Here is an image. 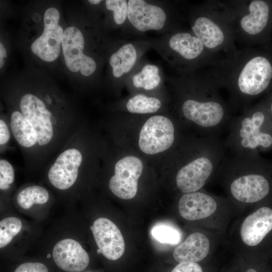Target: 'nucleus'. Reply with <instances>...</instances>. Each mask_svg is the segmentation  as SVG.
<instances>
[{"label": "nucleus", "mask_w": 272, "mask_h": 272, "mask_svg": "<svg viewBox=\"0 0 272 272\" xmlns=\"http://www.w3.org/2000/svg\"><path fill=\"white\" fill-rule=\"evenodd\" d=\"M43 99L30 93L23 95L18 109L9 119L12 135L30 170L45 168L84 123L76 116L51 110L50 95Z\"/></svg>", "instance_id": "obj_1"}, {"label": "nucleus", "mask_w": 272, "mask_h": 272, "mask_svg": "<svg viewBox=\"0 0 272 272\" xmlns=\"http://www.w3.org/2000/svg\"><path fill=\"white\" fill-rule=\"evenodd\" d=\"M210 76L228 93L233 112H242L254 98L266 90L272 79V65L250 48L235 49L212 63Z\"/></svg>", "instance_id": "obj_2"}, {"label": "nucleus", "mask_w": 272, "mask_h": 272, "mask_svg": "<svg viewBox=\"0 0 272 272\" xmlns=\"http://www.w3.org/2000/svg\"><path fill=\"white\" fill-rule=\"evenodd\" d=\"M186 90L179 105L184 119L201 136L218 137L228 129L234 118L233 111L222 97L220 88L209 74Z\"/></svg>", "instance_id": "obj_3"}, {"label": "nucleus", "mask_w": 272, "mask_h": 272, "mask_svg": "<svg viewBox=\"0 0 272 272\" xmlns=\"http://www.w3.org/2000/svg\"><path fill=\"white\" fill-rule=\"evenodd\" d=\"M257 154H231L225 156L214 175L218 178L229 200L250 206L265 198L270 183L262 173Z\"/></svg>", "instance_id": "obj_4"}, {"label": "nucleus", "mask_w": 272, "mask_h": 272, "mask_svg": "<svg viewBox=\"0 0 272 272\" xmlns=\"http://www.w3.org/2000/svg\"><path fill=\"white\" fill-rule=\"evenodd\" d=\"M185 144L175 177L176 186L183 194L200 190L214 176L226 150L218 137L201 136Z\"/></svg>", "instance_id": "obj_5"}, {"label": "nucleus", "mask_w": 272, "mask_h": 272, "mask_svg": "<svg viewBox=\"0 0 272 272\" xmlns=\"http://www.w3.org/2000/svg\"><path fill=\"white\" fill-rule=\"evenodd\" d=\"M84 123L45 167L49 183L62 191L72 189L92 165V147Z\"/></svg>", "instance_id": "obj_6"}, {"label": "nucleus", "mask_w": 272, "mask_h": 272, "mask_svg": "<svg viewBox=\"0 0 272 272\" xmlns=\"http://www.w3.org/2000/svg\"><path fill=\"white\" fill-rule=\"evenodd\" d=\"M191 30L216 59L236 49L235 37L227 3H206L194 17Z\"/></svg>", "instance_id": "obj_7"}, {"label": "nucleus", "mask_w": 272, "mask_h": 272, "mask_svg": "<svg viewBox=\"0 0 272 272\" xmlns=\"http://www.w3.org/2000/svg\"><path fill=\"white\" fill-rule=\"evenodd\" d=\"M266 114L258 107L249 106L239 116H234L224 142L231 154H257L259 149L272 146V134L264 130Z\"/></svg>", "instance_id": "obj_8"}, {"label": "nucleus", "mask_w": 272, "mask_h": 272, "mask_svg": "<svg viewBox=\"0 0 272 272\" xmlns=\"http://www.w3.org/2000/svg\"><path fill=\"white\" fill-rule=\"evenodd\" d=\"M227 4L235 40L238 38L250 44V40L260 34L268 23L270 14L268 5L261 0Z\"/></svg>", "instance_id": "obj_9"}, {"label": "nucleus", "mask_w": 272, "mask_h": 272, "mask_svg": "<svg viewBox=\"0 0 272 272\" xmlns=\"http://www.w3.org/2000/svg\"><path fill=\"white\" fill-rule=\"evenodd\" d=\"M232 203L228 198L199 190L183 194L178 208L183 219L190 221H207L211 228L213 221L221 219L222 212L225 210L222 209L229 207Z\"/></svg>", "instance_id": "obj_10"}, {"label": "nucleus", "mask_w": 272, "mask_h": 272, "mask_svg": "<svg viewBox=\"0 0 272 272\" xmlns=\"http://www.w3.org/2000/svg\"><path fill=\"white\" fill-rule=\"evenodd\" d=\"M271 231L272 209L262 207L238 223L233 233L232 242L236 250H253Z\"/></svg>", "instance_id": "obj_11"}, {"label": "nucleus", "mask_w": 272, "mask_h": 272, "mask_svg": "<svg viewBox=\"0 0 272 272\" xmlns=\"http://www.w3.org/2000/svg\"><path fill=\"white\" fill-rule=\"evenodd\" d=\"M176 128L173 122L163 115L148 118L141 129L138 144L140 149L147 155L165 151L174 144Z\"/></svg>", "instance_id": "obj_12"}, {"label": "nucleus", "mask_w": 272, "mask_h": 272, "mask_svg": "<svg viewBox=\"0 0 272 272\" xmlns=\"http://www.w3.org/2000/svg\"><path fill=\"white\" fill-rule=\"evenodd\" d=\"M143 163L137 157H123L114 164V174L109 181V188L116 197L124 200L137 194L138 180L143 171Z\"/></svg>", "instance_id": "obj_13"}, {"label": "nucleus", "mask_w": 272, "mask_h": 272, "mask_svg": "<svg viewBox=\"0 0 272 272\" xmlns=\"http://www.w3.org/2000/svg\"><path fill=\"white\" fill-rule=\"evenodd\" d=\"M90 229L98 247V254L111 260L122 256L125 250L124 240L119 229L112 221L105 217L98 218Z\"/></svg>", "instance_id": "obj_14"}, {"label": "nucleus", "mask_w": 272, "mask_h": 272, "mask_svg": "<svg viewBox=\"0 0 272 272\" xmlns=\"http://www.w3.org/2000/svg\"><path fill=\"white\" fill-rule=\"evenodd\" d=\"M55 264L67 272H81L89 265L90 257L81 244L72 238L58 241L52 250Z\"/></svg>", "instance_id": "obj_15"}, {"label": "nucleus", "mask_w": 272, "mask_h": 272, "mask_svg": "<svg viewBox=\"0 0 272 272\" xmlns=\"http://www.w3.org/2000/svg\"><path fill=\"white\" fill-rule=\"evenodd\" d=\"M127 6V18L138 30H159L164 27L166 15L160 7L143 0H129Z\"/></svg>", "instance_id": "obj_16"}, {"label": "nucleus", "mask_w": 272, "mask_h": 272, "mask_svg": "<svg viewBox=\"0 0 272 272\" xmlns=\"http://www.w3.org/2000/svg\"><path fill=\"white\" fill-rule=\"evenodd\" d=\"M169 46L185 61H194L210 65L216 60L201 41L194 35L188 32H180L173 34L169 39Z\"/></svg>", "instance_id": "obj_17"}, {"label": "nucleus", "mask_w": 272, "mask_h": 272, "mask_svg": "<svg viewBox=\"0 0 272 272\" xmlns=\"http://www.w3.org/2000/svg\"><path fill=\"white\" fill-rule=\"evenodd\" d=\"M213 247L209 234L195 232L189 234L175 248L173 256L179 263L197 262L207 257Z\"/></svg>", "instance_id": "obj_18"}, {"label": "nucleus", "mask_w": 272, "mask_h": 272, "mask_svg": "<svg viewBox=\"0 0 272 272\" xmlns=\"http://www.w3.org/2000/svg\"><path fill=\"white\" fill-rule=\"evenodd\" d=\"M61 46L66 66L73 72L80 71L81 65L91 58L83 53L84 39L75 27H67L63 31Z\"/></svg>", "instance_id": "obj_19"}, {"label": "nucleus", "mask_w": 272, "mask_h": 272, "mask_svg": "<svg viewBox=\"0 0 272 272\" xmlns=\"http://www.w3.org/2000/svg\"><path fill=\"white\" fill-rule=\"evenodd\" d=\"M63 33L59 25L53 29L44 28L42 35L32 44V52L44 61L55 60L60 53Z\"/></svg>", "instance_id": "obj_20"}, {"label": "nucleus", "mask_w": 272, "mask_h": 272, "mask_svg": "<svg viewBox=\"0 0 272 272\" xmlns=\"http://www.w3.org/2000/svg\"><path fill=\"white\" fill-rule=\"evenodd\" d=\"M137 58V51L131 43L122 45L110 57L109 62L113 76L119 78L129 72L134 65Z\"/></svg>", "instance_id": "obj_21"}, {"label": "nucleus", "mask_w": 272, "mask_h": 272, "mask_svg": "<svg viewBox=\"0 0 272 272\" xmlns=\"http://www.w3.org/2000/svg\"><path fill=\"white\" fill-rule=\"evenodd\" d=\"M49 198L50 194L45 187L38 185H31L18 192L16 201L21 208L28 209L35 204H45Z\"/></svg>", "instance_id": "obj_22"}, {"label": "nucleus", "mask_w": 272, "mask_h": 272, "mask_svg": "<svg viewBox=\"0 0 272 272\" xmlns=\"http://www.w3.org/2000/svg\"><path fill=\"white\" fill-rule=\"evenodd\" d=\"M126 106L130 113L146 114L156 112L160 108L161 103L157 98L138 94L128 100Z\"/></svg>", "instance_id": "obj_23"}, {"label": "nucleus", "mask_w": 272, "mask_h": 272, "mask_svg": "<svg viewBox=\"0 0 272 272\" xmlns=\"http://www.w3.org/2000/svg\"><path fill=\"white\" fill-rule=\"evenodd\" d=\"M159 72V68L156 65L146 64L139 73L133 76V85L137 88H142L146 90H152L160 83Z\"/></svg>", "instance_id": "obj_24"}, {"label": "nucleus", "mask_w": 272, "mask_h": 272, "mask_svg": "<svg viewBox=\"0 0 272 272\" xmlns=\"http://www.w3.org/2000/svg\"><path fill=\"white\" fill-rule=\"evenodd\" d=\"M22 223L17 217H10L0 222V248L7 246L21 230Z\"/></svg>", "instance_id": "obj_25"}, {"label": "nucleus", "mask_w": 272, "mask_h": 272, "mask_svg": "<svg viewBox=\"0 0 272 272\" xmlns=\"http://www.w3.org/2000/svg\"><path fill=\"white\" fill-rule=\"evenodd\" d=\"M151 235L162 243L177 244L181 240V234L173 226L167 224H159L153 227Z\"/></svg>", "instance_id": "obj_26"}, {"label": "nucleus", "mask_w": 272, "mask_h": 272, "mask_svg": "<svg viewBox=\"0 0 272 272\" xmlns=\"http://www.w3.org/2000/svg\"><path fill=\"white\" fill-rule=\"evenodd\" d=\"M15 170L12 164L7 160L0 159V189L6 191L11 189L15 181Z\"/></svg>", "instance_id": "obj_27"}, {"label": "nucleus", "mask_w": 272, "mask_h": 272, "mask_svg": "<svg viewBox=\"0 0 272 272\" xmlns=\"http://www.w3.org/2000/svg\"><path fill=\"white\" fill-rule=\"evenodd\" d=\"M106 8L113 13V18L116 24H123L127 17L128 6L125 0H107L105 2Z\"/></svg>", "instance_id": "obj_28"}, {"label": "nucleus", "mask_w": 272, "mask_h": 272, "mask_svg": "<svg viewBox=\"0 0 272 272\" xmlns=\"http://www.w3.org/2000/svg\"><path fill=\"white\" fill-rule=\"evenodd\" d=\"M12 133L9 122L2 117L0 119V148L2 153L7 147Z\"/></svg>", "instance_id": "obj_29"}, {"label": "nucleus", "mask_w": 272, "mask_h": 272, "mask_svg": "<svg viewBox=\"0 0 272 272\" xmlns=\"http://www.w3.org/2000/svg\"><path fill=\"white\" fill-rule=\"evenodd\" d=\"M59 14L54 8L47 9L44 15V28L48 29L55 28L58 25Z\"/></svg>", "instance_id": "obj_30"}, {"label": "nucleus", "mask_w": 272, "mask_h": 272, "mask_svg": "<svg viewBox=\"0 0 272 272\" xmlns=\"http://www.w3.org/2000/svg\"><path fill=\"white\" fill-rule=\"evenodd\" d=\"M14 272H48V270L43 263L28 262L19 265Z\"/></svg>", "instance_id": "obj_31"}, {"label": "nucleus", "mask_w": 272, "mask_h": 272, "mask_svg": "<svg viewBox=\"0 0 272 272\" xmlns=\"http://www.w3.org/2000/svg\"><path fill=\"white\" fill-rule=\"evenodd\" d=\"M171 272H202V269L197 262H182L176 265Z\"/></svg>", "instance_id": "obj_32"}, {"label": "nucleus", "mask_w": 272, "mask_h": 272, "mask_svg": "<svg viewBox=\"0 0 272 272\" xmlns=\"http://www.w3.org/2000/svg\"><path fill=\"white\" fill-rule=\"evenodd\" d=\"M7 56V52L6 49L2 44V43H0V57L1 58H5Z\"/></svg>", "instance_id": "obj_33"}, {"label": "nucleus", "mask_w": 272, "mask_h": 272, "mask_svg": "<svg viewBox=\"0 0 272 272\" xmlns=\"http://www.w3.org/2000/svg\"><path fill=\"white\" fill-rule=\"evenodd\" d=\"M89 2L92 4L97 5V4H99L101 2V1H100V0H89Z\"/></svg>", "instance_id": "obj_34"}, {"label": "nucleus", "mask_w": 272, "mask_h": 272, "mask_svg": "<svg viewBox=\"0 0 272 272\" xmlns=\"http://www.w3.org/2000/svg\"><path fill=\"white\" fill-rule=\"evenodd\" d=\"M4 64V60L3 58L0 57V67L2 68Z\"/></svg>", "instance_id": "obj_35"}, {"label": "nucleus", "mask_w": 272, "mask_h": 272, "mask_svg": "<svg viewBox=\"0 0 272 272\" xmlns=\"http://www.w3.org/2000/svg\"><path fill=\"white\" fill-rule=\"evenodd\" d=\"M246 272H257V270L254 268H249L248 269Z\"/></svg>", "instance_id": "obj_36"}, {"label": "nucleus", "mask_w": 272, "mask_h": 272, "mask_svg": "<svg viewBox=\"0 0 272 272\" xmlns=\"http://www.w3.org/2000/svg\"><path fill=\"white\" fill-rule=\"evenodd\" d=\"M270 111L272 113V102H271L270 103Z\"/></svg>", "instance_id": "obj_37"}]
</instances>
